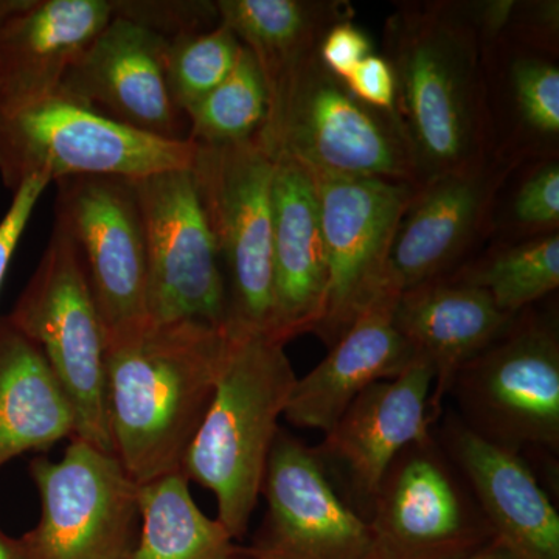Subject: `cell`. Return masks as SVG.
<instances>
[{
  "label": "cell",
  "mask_w": 559,
  "mask_h": 559,
  "mask_svg": "<svg viewBox=\"0 0 559 559\" xmlns=\"http://www.w3.org/2000/svg\"><path fill=\"white\" fill-rule=\"evenodd\" d=\"M132 183L145 230L148 318L227 329L226 282L190 167Z\"/></svg>",
  "instance_id": "30bf717a"
},
{
  "label": "cell",
  "mask_w": 559,
  "mask_h": 559,
  "mask_svg": "<svg viewBox=\"0 0 559 559\" xmlns=\"http://www.w3.org/2000/svg\"><path fill=\"white\" fill-rule=\"evenodd\" d=\"M230 345L229 330L187 320L148 319L106 337L112 452L135 484L180 473Z\"/></svg>",
  "instance_id": "7a4b0ae2"
},
{
  "label": "cell",
  "mask_w": 559,
  "mask_h": 559,
  "mask_svg": "<svg viewBox=\"0 0 559 559\" xmlns=\"http://www.w3.org/2000/svg\"><path fill=\"white\" fill-rule=\"evenodd\" d=\"M373 53V43L352 20L337 22L325 33L318 50L319 60L331 75L344 83L360 61Z\"/></svg>",
  "instance_id": "d6a6232c"
},
{
  "label": "cell",
  "mask_w": 559,
  "mask_h": 559,
  "mask_svg": "<svg viewBox=\"0 0 559 559\" xmlns=\"http://www.w3.org/2000/svg\"><path fill=\"white\" fill-rule=\"evenodd\" d=\"M0 559H27L22 539H14L0 530Z\"/></svg>",
  "instance_id": "e575fe53"
},
{
  "label": "cell",
  "mask_w": 559,
  "mask_h": 559,
  "mask_svg": "<svg viewBox=\"0 0 559 559\" xmlns=\"http://www.w3.org/2000/svg\"><path fill=\"white\" fill-rule=\"evenodd\" d=\"M487 50L503 57L499 86L488 87L495 140L502 128L507 131L496 157L521 164L535 154L554 153L559 140L557 55L511 40H500Z\"/></svg>",
  "instance_id": "cb8c5ba5"
},
{
  "label": "cell",
  "mask_w": 559,
  "mask_h": 559,
  "mask_svg": "<svg viewBox=\"0 0 559 559\" xmlns=\"http://www.w3.org/2000/svg\"><path fill=\"white\" fill-rule=\"evenodd\" d=\"M325 242L314 179L296 162L275 159L272 179L270 336L288 344L314 333L325 308Z\"/></svg>",
  "instance_id": "ffe728a7"
},
{
  "label": "cell",
  "mask_w": 559,
  "mask_h": 559,
  "mask_svg": "<svg viewBox=\"0 0 559 559\" xmlns=\"http://www.w3.org/2000/svg\"><path fill=\"white\" fill-rule=\"evenodd\" d=\"M190 171L218 249L227 290V329L270 334L275 159L257 138L229 145H197Z\"/></svg>",
  "instance_id": "8992f818"
},
{
  "label": "cell",
  "mask_w": 559,
  "mask_h": 559,
  "mask_svg": "<svg viewBox=\"0 0 559 559\" xmlns=\"http://www.w3.org/2000/svg\"><path fill=\"white\" fill-rule=\"evenodd\" d=\"M447 447L487 522L513 559H559V514L518 452L450 419Z\"/></svg>",
  "instance_id": "d6986e66"
},
{
  "label": "cell",
  "mask_w": 559,
  "mask_h": 559,
  "mask_svg": "<svg viewBox=\"0 0 559 559\" xmlns=\"http://www.w3.org/2000/svg\"><path fill=\"white\" fill-rule=\"evenodd\" d=\"M511 230L527 238L557 234L559 226V164L557 157L540 160L522 179L507 210Z\"/></svg>",
  "instance_id": "f546056e"
},
{
  "label": "cell",
  "mask_w": 559,
  "mask_h": 559,
  "mask_svg": "<svg viewBox=\"0 0 559 559\" xmlns=\"http://www.w3.org/2000/svg\"><path fill=\"white\" fill-rule=\"evenodd\" d=\"M367 521L374 559H465L492 540L432 437L393 460Z\"/></svg>",
  "instance_id": "4fadbf2b"
},
{
  "label": "cell",
  "mask_w": 559,
  "mask_h": 559,
  "mask_svg": "<svg viewBox=\"0 0 559 559\" xmlns=\"http://www.w3.org/2000/svg\"><path fill=\"white\" fill-rule=\"evenodd\" d=\"M112 16V0H0V114L57 97Z\"/></svg>",
  "instance_id": "ac0fdd59"
},
{
  "label": "cell",
  "mask_w": 559,
  "mask_h": 559,
  "mask_svg": "<svg viewBox=\"0 0 559 559\" xmlns=\"http://www.w3.org/2000/svg\"><path fill=\"white\" fill-rule=\"evenodd\" d=\"M344 84L356 100L369 108L396 114L395 75L385 57L369 55L349 73Z\"/></svg>",
  "instance_id": "836d02e7"
},
{
  "label": "cell",
  "mask_w": 559,
  "mask_h": 559,
  "mask_svg": "<svg viewBox=\"0 0 559 559\" xmlns=\"http://www.w3.org/2000/svg\"><path fill=\"white\" fill-rule=\"evenodd\" d=\"M384 49L417 187L496 159L484 47L465 2L401 3Z\"/></svg>",
  "instance_id": "6da1fadb"
},
{
  "label": "cell",
  "mask_w": 559,
  "mask_h": 559,
  "mask_svg": "<svg viewBox=\"0 0 559 559\" xmlns=\"http://www.w3.org/2000/svg\"><path fill=\"white\" fill-rule=\"evenodd\" d=\"M261 495L266 516L248 559H374L369 521L342 498L314 448L283 430Z\"/></svg>",
  "instance_id": "5bb4252c"
},
{
  "label": "cell",
  "mask_w": 559,
  "mask_h": 559,
  "mask_svg": "<svg viewBox=\"0 0 559 559\" xmlns=\"http://www.w3.org/2000/svg\"><path fill=\"white\" fill-rule=\"evenodd\" d=\"M270 108L257 135L274 159L312 176L390 180L417 187L409 145L396 114L356 100L319 55L267 87Z\"/></svg>",
  "instance_id": "277c9868"
},
{
  "label": "cell",
  "mask_w": 559,
  "mask_h": 559,
  "mask_svg": "<svg viewBox=\"0 0 559 559\" xmlns=\"http://www.w3.org/2000/svg\"><path fill=\"white\" fill-rule=\"evenodd\" d=\"M400 290L382 293L322 362L297 380L285 417L296 428H333L349 404L378 381L392 380L417 358L393 322Z\"/></svg>",
  "instance_id": "44dd1931"
},
{
  "label": "cell",
  "mask_w": 559,
  "mask_h": 559,
  "mask_svg": "<svg viewBox=\"0 0 559 559\" xmlns=\"http://www.w3.org/2000/svg\"><path fill=\"white\" fill-rule=\"evenodd\" d=\"M285 344L231 333L229 358L180 473L210 489L231 539L248 532L296 377Z\"/></svg>",
  "instance_id": "3957f363"
},
{
  "label": "cell",
  "mask_w": 559,
  "mask_h": 559,
  "mask_svg": "<svg viewBox=\"0 0 559 559\" xmlns=\"http://www.w3.org/2000/svg\"><path fill=\"white\" fill-rule=\"evenodd\" d=\"M432 366L417 355L399 377L356 396L314 448L330 479L342 481L345 502L366 520L393 460L432 437Z\"/></svg>",
  "instance_id": "9a60e30c"
},
{
  "label": "cell",
  "mask_w": 559,
  "mask_h": 559,
  "mask_svg": "<svg viewBox=\"0 0 559 559\" xmlns=\"http://www.w3.org/2000/svg\"><path fill=\"white\" fill-rule=\"evenodd\" d=\"M38 525L22 536L27 559H128L135 547L140 485L116 455L72 439L60 462L31 463Z\"/></svg>",
  "instance_id": "9c48e42d"
},
{
  "label": "cell",
  "mask_w": 559,
  "mask_h": 559,
  "mask_svg": "<svg viewBox=\"0 0 559 559\" xmlns=\"http://www.w3.org/2000/svg\"><path fill=\"white\" fill-rule=\"evenodd\" d=\"M451 278L485 290L506 314H521L558 289V231L496 249Z\"/></svg>",
  "instance_id": "4316f807"
},
{
  "label": "cell",
  "mask_w": 559,
  "mask_h": 559,
  "mask_svg": "<svg viewBox=\"0 0 559 559\" xmlns=\"http://www.w3.org/2000/svg\"><path fill=\"white\" fill-rule=\"evenodd\" d=\"M312 179L329 270L325 308L314 334L333 347L382 293L396 289L390 282V250L417 187L347 176Z\"/></svg>",
  "instance_id": "8fae6325"
},
{
  "label": "cell",
  "mask_w": 559,
  "mask_h": 559,
  "mask_svg": "<svg viewBox=\"0 0 559 559\" xmlns=\"http://www.w3.org/2000/svg\"><path fill=\"white\" fill-rule=\"evenodd\" d=\"M51 182L49 176L33 175L13 190V201L0 219V288L36 204Z\"/></svg>",
  "instance_id": "1f68e13d"
},
{
  "label": "cell",
  "mask_w": 559,
  "mask_h": 559,
  "mask_svg": "<svg viewBox=\"0 0 559 559\" xmlns=\"http://www.w3.org/2000/svg\"><path fill=\"white\" fill-rule=\"evenodd\" d=\"M142 533L128 559H237V547L218 520L205 516L182 473L140 485Z\"/></svg>",
  "instance_id": "484cf974"
},
{
  "label": "cell",
  "mask_w": 559,
  "mask_h": 559,
  "mask_svg": "<svg viewBox=\"0 0 559 559\" xmlns=\"http://www.w3.org/2000/svg\"><path fill=\"white\" fill-rule=\"evenodd\" d=\"M241 43L224 24L168 43L165 55L168 90L183 114L229 76L241 53Z\"/></svg>",
  "instance_id": "f1b7e54d"
},
{
  "label": "cell",
  "mask_w": 559,
  "mask_h": 559,
  "mask_svg": "<svg viewBox=\"0 0 559 559\" xmlns=\"http://www.w3.org/2000/svg\"><path fill=\"white\" fill-rule=\"evenodd\" d=\"M518 165L496 157L484 167L440 176L417 187L390 250L392 285L404 293L447 277L491 226L499 191Z\"/></svg>",
  "instance_id": "e0dca14e"
},
{
  "label": "cell",
  "mask_w": 559,
  "mask_h": 559,
  "mask_svg": "<svg viewBox=\"0 0 559 559\" xmlns=\"http://www.w3.org/2000/svg\"><path fill=\"white\" fill-rule=\"evenodd\" d=\"M465 559H513L509 551L503 549L495 539L489 540L487 546L481 547L476 554L469 555Z\"/></svg>",
  "instance_id": "d590c367"
},
{
  "label": "cell",
  "mask_w": 559,
  "mask_h": 559,
  "mask_svg": "<svg viewBox=\"0 0 559 559\" xmlns=\"http://www.w3.org/2000/svg\"><path fill=\"white\" fill-rule=\"evenodd\" d=\"M270 108L259 64L242 47L237 64L223 83L187 112L194 145H229L255 139Z\"/></svg>",
  "instance_id": "83f0119b"
},
{
  "label": "cell",
  "mask_w": 559,
  "mask_h": 559,
  "mask_svg": "<svg viewBox=\"0 0 559 559\" xmlns=\"http://www.w3.org/2000/svg\"><path fill=\"white\" fill-rule=\"evenodd\" d=\"M197 145L153 138L55 97L0 114V176L16 189L33 175L53 182L72 176L140 179L189 168Z\"/></svg>",
  "instance_id": "52a82bcc"
},
{
  "label": "cell",
  "mask_w": 559,
  "mask_h": 559,
  "mask_svg": "<svg viewBox=\"0 0 559 559\" xmlns=\"http://www.w3.org/2000/svg\"><path fill=\"white\" fill-rule=\"evenodd\" d=\"M216 9L259 64L266 87L318 53L334 24L353 17L344 0H218Z\"/></svg>",
  "instance_id": "d4e9b609"
},
{
  "label": "cell",
  "mask_w": 559,
  "mask_h": 559,
  "mask_svg": "<svg viewBox=\"0 0 559 559\" xmlns=\"http://www.w3.org/2000/svg\"><path fill=\"white\" fill-rule=\"evenodd\" d=\"M114 14L145 25L168 43L191 33L209 31L219 24L216 2L117 0L114 2Z\"/></svg>",
  "instance_id": "4dcf8cb0"
},
{
  "label": "cell",
  "mask_w": 559,
  "mask_h": 559,
  "mask_svg": "<svg viewBox=\"0 0 559 559\" xmlns=\"http://www.w3.org/2000/svg\"><path fill=\"white\" fill-rule=\"evenodd\" d=\"M167 49L156 32L114 14L70 68L57 97L143 134L187 142L189 119L168 90Z\"/></svg>",
  "instance_id": "2e32d148"
},
{
  "label": "cell",
  "mask_w": 559,
  "mask_h": 559,
  "mask_svg": "<svg viewBox=\"0 0 559 559\" xmlns=\"http://www.w3.org/2000/svg\"><path fill=\"white\" fill-rule=\"evenodd\" d=\"M9 319L35 342L73 412L80 439L112 452L106 401V337L83 261L55 219L49 245Z\"/></svg>",
  "instance_id": "5b68a950"
},
{
  "label": "cell",
  "mask_w": 559,
  "mask_h": 559,
  "mask_svg": "<svg viewBox=\"0 0 559 559\" xmlns=\"http://www.w3.org/2000/svg\"><path fill=\"white\" fill-rule=\"evenodd\" d=\"M450 393L474 432L518 452L559 448L557 320L516 316L510 329L460 369Z\"/></svg>",
  "instance_id": "ba28073f"
},
{
  "label": "cell",
  "mask_w": 559,
  "mask_h": 559,
  "mask_svg": "<svg viewBox=\"0 0 559 559\" xmlns=\"http://www.w3.org/2000/svg\"><path fill=\"white\" fill-rule=\"evenodd\" d=\"M73 433L72 407L46 356L9 316L0 318V468Z\"/></svg>",
  "instance_id": "603a6c76"
},
{
  "label": "cell",
  "mask_w": 559,
  "mask_h": 559,
  "mask_svg": "<svg viewBox=\"0 0 559 559\" xmlns=\"http://www.w3.org/2000/svg\"><path fill=\"white\" fill-rule=\"evenodd\" d=\"M55 218L79 249L105 337L148 320V264L132 179L72 176L57 180Z\"/></svg>",
  "instance_id": "7c38bea8"
},
{
  "label": "cell",
  "mask_w": 559,
  "mask_h": 559,
  "mask_svg": "<svg viewBox=\"0 0 559 559\" xmlns=\"http://www.w3.org/2000/svg\"><path fill=\"white\" fill-rule=\"evenodd\" d=\"M514 319L500 311L485 290L451 277L400 294L393 322L433 369L432 421L460 369L499 340Z\"/></svg>",
  "instance_id": "7402d4cb"
}]
</instances>
